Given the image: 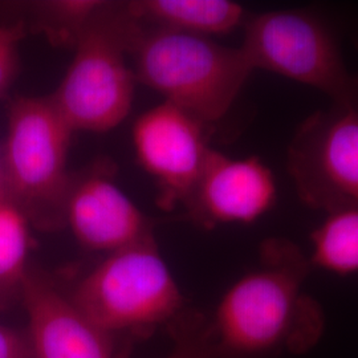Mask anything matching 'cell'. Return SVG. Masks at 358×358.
I'll return each instance as SVG.
<instances>
[{
  "mask_svg": "<svg viewBox=\"0 0 358 358\" xmlns=\"http://www.w3.org/2000/svg\"><path fill=\"white\" fill-rule=\"evenodd\" d=\"M308 264L287 241L266 244L262 267L234 282L217 304L211 324L217 352L251 357L312 345L321 316L303 292Z\"/></svg>",
  "mask_w": 358,
  "mask_h": 358,
  "instance_id": "6da1fadb",
  "label": "cell"
},
{
  "mask_svg": "<svg viewBox=\"0 0 358 358\" xmlns=\"http://www.w3.org/2000/svg\"><path fill=\"white\" fill-rule=\"evenodd\" d=\"M131 53L138 81L206 125L229 113L254 72L241 47L166 29L142 31Z\"/></svg>",
  "mask_w": 358,
  "mask_h": 358,
  "instance_id": "7a4b0ae2",
  "label": "cell"
},
{
  "mask_svg": "<svg viewBox=\"0 0 358 358\" xmlns=\"http://www.w3.org/2000/svg\"><path fill=\"white\" fill-rule=\"evenodd\" d=\"M141 32L125 6L112 13L103 4L78 35L73 60L50 96L73 131L105 133L128 117L137 78L127 53Z\"/></svg>",
  "mask_w": 358,
  "mask_h": 358,
  "instance_id": "3957f363",
  "label": "cell"
},
{
  "mask_svg": "<svg viewBox=\"0 0 358 358\" xmlns=\"http://www.w3.org/2000/svg\"><path fill=\"white\" fill-rule=\"evenodd\" d=\"M73 133L50 97H20L10 106L1 161L6 199L38 227L64 223Z\"/></svg>",
  "mask_w": 358,
  "mask_h": 358,
  "instance_id": "277c9868",
  "label": "cell"
},
{
  "mask_svg": "<svg viewBox=\"0 0 358 358\" xmlns=\"http://www.w3.org/2000/svg\"><path fill=\"white\" fill-rule=\"evenodd\" d=\"M103 332L143 331L182 315L183 296L149 232L108 254L71 296Z\"/></svg>",
  "mask_w": 358,
  "mask_h": 358,
  "instance_id": "5b68a950",
  "label": "cell"
},
{
  "mask_svg": "<svg viewBox=\"0 0 358 358\" xmlns=\"http://www.w3.org/2000/svg\"><path fill=\"white\" fill-rule=\"evenodd\" d=\"M252 71H267L358 110V75L346 68L329 28L301 10L260 13L244 23L241 45Z\"/></svg>",
  "mask_w": 358,
  "mask_h": 358,
  "instance_id": "8992f818",
  "label": "cell"
},
{
  "mask_svg": "<svg viewBox=\"0 0 358 358\" xmlns=\"http://www.w3.org/2000/svg\"><path fill=\"white\" fill-rule=\"evenodd\" d=\"M288 171L309 207H358L357 109L332 103L309 115L288 148Z\"/></svg>",
  "mask_w": 358,
  "mask_h": 358,
  "instance_id": "52a82bcc",
  "label": "cell"
},
{
  "mask_svg": "<svg viewBox=\"0 0 358 358\" xmlns=\"http://www.w3.org/2000/svg\"><path fill=\"white\" fill-rule=\"evenodd\" d=\"M206 124L171 103L142 113L133 127V148L143 170L159 187L162 208L186 203L213 149Z\"/></svg>",
  "mask_w": 358,
  "mask_h": 358,
  "instance_id": "ba28073f",
  "label": "cell"
},
{
  "mask_svg": "<svg viewBox=\"0 0 358 358\" xmlns=\"http://www.w3.org/2000/svg\"><path fill=\"white\" fill-rule=\"evenodd\" d=\"M276 196L275 176L257 157L232 158L213 150L185 205L205 227L250 224L268 213Z\"/></svg>",
  "mask_w": 358,
  "mask_h": 358,
  "instance_id": "9c48e42d",
  "label": "cell"
},
{
  "mask_svg": "<svg viewBox=\"0 0 358 358\" xmlns=\"http://www.w3.org/2000/svg\"><path fill=\"white\" fill-rule=\"evenodd\" d=\"M20 294L35 358H115L112 334L103 332L38 273L27 272Z\"/></svg>",
  "mask_w": 358,
  "mask_h": 358,
  "instance_id": "30bf717a",
  "label": "cell"
},
{
  "mask_svg": "<svg viewBox=\"0 0 358 358\" xmlns=\"http://www.w3.org/2000/svg\"><path fill=\"white\" fill-rule=\"evenodd\" d=\"M64 223L84 247L108 254L149 234L138 206L101 174L72 182L65 202Z\"/></svg>",
  "mask_w": 358,
  "mask_h": 358,
  "instance_id": "8fae6325",
  "label": "cell"
},
{
  "mask_svg": "<svg viewBox=\"0 0 358 358\" xmlns=\"http://www.w3.org/2000/svg\"><path fill=\"white\" fill-rule=\"evenodd\" d=\"M125 8L134 20L149 22L157 29L210 38L247 22L243 7L230 0H140Z\"/></svg>",
  "mask_w": 358,
  "mask_h": 358,
  "instance_id": "7c38bea8",
  "label": "cell"
},
{
  "mask_svg": "<svg viewBox=\"0 0 358 358\" xmlns=\"http://www.w3.org/2000/svg\"><path fill=\"white\" fill-rule=\"evenodd\" d=\"M310 244V264L341 276L358 273V207L327 213Z\"/></svg>",
  "mask_w": 358,
  "mask_h": 358,
  "instance_id": "4fadbf2b",
  "label": "cell"
},
{
  "mask_svg": "<svg viewBox=\"0 0 358 358\" xmlns=\"http://www.w3.org/2000/svg\"><path fill=\"white\" fill-rule=\"evenodd\" d=\"M31 234L24 213L7 199L0 201V291L19 287L27 275Z\"/></svg>",
  "mask_w": 358,
  "mask_h": 358,
  "instance_id": "5bb4252c",
  "label": "cell"
},
{
  "mask_svg": "<svg viewBox=\"0 0 358 358\" xmlns=\"http://www.w3.org/2000/svg\"><path fill=\"white\" fill-rule=\"evenodd\" d=\"M103 1L90 0H66V1H48L38 6L41 26L50 35L59 38L71 40L76 43L78 35L90 24V20L103 8Z\"/></svg>",
  "mask_w": 358,
  "mask_h": 358,
  "instance_id": "9a60e30c",
  "label": "cell"
},
{
  "mask_svg": "<svg viewBox=\"0 0 358 358\" xmlns=\"http://www.w3.org/2000/svg\"><path fill=\"white\" fill-rule=\"evenodd\" d=\"M173 348L165 358H215L217 341L211 325L198 317L179 316L171 324Z\"/></svg>",
  "mask_w": 358,
  "mask_h": 358,
  "instance_id": "2e32d148",
  "label": "cell"
},
{
  "mask_svg": "<svg viewBox=\"0 0 358 358\" xmlns=\"http://www.w3.org/2000/svg\"><path fill=\"white\" fill-rule=\"evenodd\" d=\"M24 22L0 26V97L10 88L19 64V48L26 38Z\"/></svg>",
  "mask_w": 358,
  "mask_h": 358,
  "instance_id": "e0dca14e",
  "label": "cell"
},
{
  "mask_svg": "<svg viewBox=\"0 0 358 358\" xmlns=\"http://www.w3.org/2000/svg\"><path fill=\"white\" fill-rule=\"evenodd\" d=\"M0 358H35L28 336L0 325Z\"/></svg>",
  "mask_w": 358,
  "mask_h": 358,
  "instance_id": "ac0fdd59",
  "label": "cell"
},
{
  "mask_svg": "<svg viewBox=\"0 0 358 358\" xmlns=\"http://www.w3.org/2000/svg\"><path fill=\"white\" fill-rule=\"evenodd\" d=\"M6 199V192H4V178H3V165L0 161V201Z\"/></svg>",
  "mask_w": 358,
  "mask_h": 358,
  "instance_id": "d6986e66",
  "label": "cell"
}]
</instances>
